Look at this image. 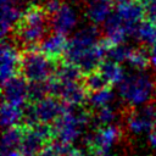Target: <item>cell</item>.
I'll return each mask as SVG.
<instances>
[{
  "mask_svg": "<svg viewBox=\"0 0 156 156\" xmlns=\"http://www.w3.org/2000/svg\"><path fill=\"white\" fill-rule=\"evenodd\" d=\"M52 32V17L44 5L29 4L9 33V39L21 51L39 49Z\"/></svg>",
  "mask_w": 156,
  "mask_h": 156,
  "instance_id": "1",
  "label": "cell"
},
{
  "mask_svg": "<svg viewBox=\"0 0 156 156\" xmlns=\"http://www.w3.org/2000/svg\"><path fill=\"white\" fill-rule=\"evenodd\" d=\"M119 95L127 106H138L156 100V79L151 74L136 73L119 83Z\"/></svg>",
  "mask_w": 156,
  "mask_h": 156,
  "instance_id": "2",
  "label": "cell"
},
{
  "mask_svg": "<svg viewBox=\"0 0 156 156\" xmlns=\"http://www.w3.org/2000/svg\"><path fill=\"white\" fill-rule=\"evenodd\" d=\"M56 65L39 49L21 51L20 74L28 82H46L55 76Z\"/></svg>",
  "mask_w": 156,
  "mask_h": 156,
  "instance_id": "3",
  "label": "cell"
},
{
  "mask_svg": "<svg viewBox=\"0 0 156 156\" xmlns=\"http://www.w3.org/2000/svg\"><path fill=\"white\" fill-rule=\"evenodd\" d=\"M122 136V130L115 124L98 127L96 130L87 139V152L88 156H95L99 154L108 152L112 145L118 141Z\"/></svg>",
  "mask_w": 156,
  "mask_h": 156,
  "instance_id": "4",
  "label": "cell"
},
{
  "mask_svg": "<svg viewBox=\"0 0 156 156\" xmlns=\"http://www.w3.org/2000/svg\"><path fill=\"white\" fill-rule=\"evenodd\" d=\"M4 101L17 107H24L28 102V80L17 74L2 83Z\"/></svg>",
  "mask_w": 156,
  "mask_h": 156,
  "instance_id": "5",
  "label": "cell"
},
{
  "mask_svg": "<svg viewBox=\"0 0 156 156\" xmlns=\"http://www.w3.org/2000/svg\"><path fill=\"white\" fill-rule=\"evenodd\" d=\"M32 105H33L34 113L38 122L49 123V124H52L65 112L67 107L66 102H63L60 98H56L52 95H49L45 99Z\"/></svg>",
  "mask_w": 156,
  "mask_h": 156,
  "instance_id": "6",
  "label": "cell"
},
{
  "mask_svg": "<svg viewBox=\"0 0 156 156\" xmlns=\"http://www.w3.org/2000/svg\"><path fill=\"white\" fill-rule=\"evenodd\" d=\"M21 50L9 39H2L1 45V82L20 74Z\"/></svg>",
  "mask_w": 156,
  "mask_h": 156,
  "instance_id": "7",
  "label": "cell"
},
{
  "mask_svg": "<svg viewBox=\"0 0 156 156\" xmlns=\"http://www.w3.org/2000/svg\"><path fill=\"white\" fill-rule=\"evenodd\" d=\"M68 46V39L66 34L52 32L39 46V50L50 58L56 66L66 61V51Z\"/></svg>",
  "mask_w": 156,
  "mask_h": 156,
  "instance_id": "8",
  "label": "cell"
},
{
  "mask_svg": "<svg viewBox=\"0 0 156 156\" xmlns=\"http://www.w3.org/2000/svg\"><path fill=\"white\" fill-rule=\"evenodd\" d=\"M116 0H84L83 7L87 17L95 26H101L112 10L116 7Z\"/></svg>",
  "mask_w": 156,
  "mask_h": 156,
  "instance_id": "9",
  "label": "cell"
},
{
  "mask_svg": "<svg viewBox=\"0 0 156 156\" xmlns=\"http://www.w3.org/2000/svg\"><path fill=\"white\" fill-rule=\"evenodd\" d=\"M77 12L69 2H63L58 12L52 17V29L62 34H68L77 24Z\"/></svg>",
  "mask_w": 156,
  "mask_h": 156,
  "instance_id": "10",
  "label": "cell"
},
{
  "mask_svg": "<svg viewBox=\"0 0 156 156\" xmlns=\"http://www.w3.org/2000/svg\"><path fill=\"white\" fill-rule=\"evenodd\" d=\"M55 77L65 84H69V83H79L83 80L84 73L83 71L74 63L69 62V61H63L62 63H60L56 67V72H55Z\"/></svg>",
  "mask_w": 156,
  "mask_h": 156,
  "instance_id": "11",
  "label": "cell"
},
{
  "mask_svg": "<svg viewBox=\"0 0 156 156\" xmlns=\"http://www.w3.org/2000/svg\"><path fill=\"white\" fill-rule=\"evenodd\" d=\"M46 144L45 140L33 129V128H27L24 130V135L20 146V151L22 154H38L43 147H45Z\"/></svg>",
  "mask_w": 156,
  "mask_h": 156,
  "instance_id": "12",
  "label": "cell"
},
{
  "mask_svg": "<svg viewBox=\"0 0 156 156\" xmlns=\"http://www.w3.org/2000/svg\"><path fill=\"white\" fill-rule=\"evenodd\" d=\"M99 72L102 74V77L106 79L110 87H113L115 84H119L124 77H123V69L119 65V62H116L113 60H104L99 66Z\"/></svg>",
  "mask_w": 156,
  "mask_h": 156,
  "instance_id": "13",
  "label": "cell"
},
{
  "mask_svg": "<svg viewBox=\"0 0 156 156\" xmlns=\"http://www.w3.org/2000/svg\"><path fill=\"white\" fill-rule=\"evenodd\" d=\"M21 15L22 13L20 12V9L12 1L2 4V10H1V35L2 38H5L6 34L11 32V29L13 28V26L21 17Z\"/></svg>",
  "mask_w": 156,
  "mask_h": 156,
  "instance_id": "14",
  "label": "cell"
},
{
  "mask_svg": "<svg viewBox=\"0 0 156 156\" xmlns=\"http://www.w3.org/2000/svg\"><path fill=\"white\" fill-rule=\"evenodd\" d=\"M26 127L23 124H16L10 128H6L2 134V146L1 151H7V150H15L20 149L23 135H24Z\"/></svg>",
  "mask_w": 156,
  "mask_h": 156,
  "instance_id": "15",
  "label": "cell"
},
{
  "mask_svg": "<svg viewBox=\"0 0 156 156\" xmlns=\"http://www.w3.org/2000/svg\"><path fill=\"white\" fill-rule=\"evenodd\" d=\"M140 41L141 46H145L150 50L151 45L156 41V22H152L150 20L144 18L138 27L136 34H135Z\"/></svg>",
  "mask_w": 156,
  "mask_h": 156,
  "instance_id": "16",
  "label": "cell"
},
{
  "mask_svg": "<svg viewBox=\"0 0 156 156\" xmlns=\"http://www.w3.org/2000/svg\"><path fill=\"white\" fill-rule=\"evenodd\" d=\"M127 61L132 67L136 68L138 71H144L149 68V66L151 65L150 50L141 45H139L138 48H133L130 50V54Z\"/></svg>",
  "mask_w": 156,
  "mask_h": 156,
  "instance_id": "17",
  "label": "cell"
},
{
  "mask_svg": "<svg viewBox=\"0 0 156 156\" xmlns=\"http://www.w3.org/2000/svg\"><path fill=\"white\" fill-rule=\"evenodd\" d=\"M23 117V107H17L7 102H2L1 106V124L2 127L10 128L12 126L20 124Z\"/></svg>",
  "mask_w": 156,
  "mask_h": 156,
  "instance_id": "18",
  "label": "cell"
},
{
  "mask_svg": "<svg viewBox=\"0 0 156 156\" xmlns=\"http://www.w3.org/2000/svg\"><path fill=\"white\" fill-rule=\"evenodd\" d=\"M82 84L83 87L85 88V90L88 91V94H93V93H96L101 89H105L108 85V83L106 82V79L102 77V74L99 72V69H95V71H91L89 73H85L84 77H83V80H82Z\"/></svg>",
  "mask_w": 156,
  "mask_h": 156,
  "instance_id": "19",
  "label": "cell"
},
{
  "mask_svg": "<svg viewBox=\"0 0 156 156\" xmlns=\"http://www.w3.org/2000/svg\"><path fill=\"white\" fill-rule=\"evenodd\" d=\"M49 87L46 82H28V102L35 104L49 96Z\"/></svg>",
  "mask_w": 156,
  "mask_h": 156,
  "instance_id": "20",
  "label": "cell"
},
{
  "mask_svg": "<svg viewBox=\"0 0 156 156\" xmlns=\"http://www.w3.org/2000/svg\"><path fill=\"white\" fill-rule=\"evenodd\" d=\"M113 99V93H112V87H107L105 89H101L96 93H93L89 95L88 104L94 108H100L102 106L110 105Z\"/></svg>",
  "mask_w": 156,
  "mask_h": 156,
  "instance_id": "21",
  "label": "cell"
},
{
  "mask_svg": "<svg viewBox=\"0 0 156 156\" xmlns=\"http://www.w3.org/2000/svg\"><path fill=\"white\" fill-rule=\"evenodd\" d=\"M115 118H116V110L111 105H106L100 108H96L95 113H93V119L96 123H99V127L112 124Z\"/></svg>",
  "mask_w": 156,
  "mask_h": 156,
  "instance_id": "22",
  "label": "cell"
},
{
  "mask_svg": "<svg viewBox=\"0 0 156 156\" xmlns=\"http://www.w3.org/2000/svg\"><path fill=\"white\" fill-rule=\"evenodd\" d=\"M130 50H132V48H128L123 44H119V45H115L113 48H111L106 52V56L110 60H113L116 62H123V61L128 60Z\"/></svg>",
  "mask_w": 156,
  "mask_h": 156,
  "instance_id": "23",
  "label": "cell"
},
{
  "mask_svg": "<svg viewBox=\"0 0 156 156\" xmlns=\"http://www.w3.org/2000/svg\"><path fill=\"white\" fill-rule=\"evenodd\" d=\"M145 6V18L156 22V0H146Z\"/></svg>",
  "mask_w": 156,
  "mask_h": 156,
  "instance_id": "24",
  "label": "cell"
},
{
  "mask_svg": "<svg viewBox=\"0 0 156 156\" xmlns=\"http://www.w3.org/2000/svg\"><path fill=\"white\" fill-rule=\"evenodd\" d=\"M38 156H57V155H56L54 147L51 146V144H49L38 152Z\"/></svg>",
  "mask_w": 156,
  "mask_h": 156,
  "instance_id": "25",
  "label": "cell"
},
{
  "mask_svg": "<svg viewBox=\"0 0 156 156\" xmlns=\"http://www.w3.org/2000/svg\"><path fill=\"white\" fill-rule=\"evenodd\" d=\"M150 56H151V65L156 67V41L150 48Z\"/></svg>",
  "mask_w": 156,
  "mask_h": 156,
  "instance_id": "26",
  "label": "cell"
},
{
  "mask_svg": "<svg viewBox=\"0 0 156 156\" xmlns=\"http://www.w3.org/2000/svg\"><path fill=\"white\" fill-rule=\"evenodd\" d=\"M65 156H87V154L84 151H82V150H78V149L72 147Z\"/></svg>",
  "mask_w": 156,
  "mask_h": 156,
  "instance_id": "27",
  "label": "cell"
},
{
  "mask_svg": "<svg viewBox=\"0 0 156 156\" xmlns=\"http://www.w3.org/2000/svg\"><path fill=\"white\" fill-rule=\"evenodd\" d=\"M1 156H22V152L18 149L7 150V151H1Z\"/></svg>",
  "mask_w": 156,
  "mask_h": 156,
  "instance_id": "28",
  "label": "cell"
},
{
  "mask_svg": "<svg viewBox=\"0 0 156 156\" xmlns=\"http://www.w3.org/2000/svg\"><path fill=\"white\" fill-rule=\"evenodd\" d=\"M149 141H150V145L154 149H156V130L155 129L149 134Z\"/></svg>",
  "mask_w": 156,
  "mask_h": 156,
  "instance_id": "29",
  "label": "cell"
},
{
  "mask_svg": "<svg viewBox=\"0 0 156 156\" xmlns=\"http://www.w3.org/2000/svg\"><path fill=\"white\" fill-rule=\"evenodd\" d=\"M95 156H112V155H110L108 152H105V154H99V155H95Z\"/></svg>",
  "mask_w": 156,
  "mask_h": 156,
  "instance_id": "30",
  "label": "cell"
},
{
  "mask_svg": "<svg viewBox=\"0 0 156 156\" xmlns=\"http://www.w3.org/2000/svg\"><path fill=\"white\" fill-rule=\"evenodd\" d=\"M9 1H12V0H2V4H5V2H9Z\"/></svg>",
  "mask_w": 156,
  "mask_h": 156,
  "instance_id": "31",
  "label": "cell"
},
{
  "mask_svg": "<svg viewBox=\"0 0 156 156\" xmlns=\"http://www.w3.org/2000/svg\"><path fill=\"white\" fill-rule=\"evenodd\" d=\"M154 129H155V130H156V121H155V128H154Z\"/></svg>",
  "mask_w": 156,
  "mask_h": 156,
  "instance_id": "32",
  "label": "cell"
}]
</instances>
